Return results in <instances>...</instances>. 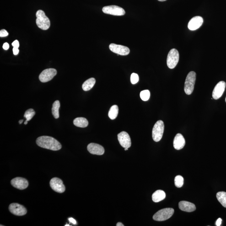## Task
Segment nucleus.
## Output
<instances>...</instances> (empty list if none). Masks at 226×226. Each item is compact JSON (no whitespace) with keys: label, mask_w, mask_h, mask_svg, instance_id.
<instances>
[{"label":"nucleus","mask_w":226,"mask_h":226,"mask_svg":"<svg viewBox=\"0 0 226 226\" xmlns=\"http://www.w3.org/2000/svg\"><path fill=\"white\" fill-rule=\"evenodd\" d=\"M96 83L94 78H89L82 85V88L84 91H88L91 89Z\"/></svg>","instance_id":"412c9836"},{"label":"nucleus","mask_w":226,"mask_h":226,"mask_svg":"<svg viewBox=\"0 0 226 226\" xmlns=\"http://www.w3.org/2000/svg\"></svg>","instance_id":"ea45409f"},{"label":"nucleus","mask_w":226,"mask_h":226,"mask_svg":"<svg viewBox=\"0 0 226 226\" xmlns=\"http://www.w3.org/2000/svg\"><path fill=\"white\" fill-rule=\"evenodd\" d=\"M23 121V120H20V121H19V124H21L22 123Z\"/></svg>","instance_id":"c9c22d12"},{"label":"nucleus","mask_w":226,"mask_h":226,"mask_svg":"<svg viewBox=\"0 0 226 226\" xmlns=\"http://www.w3.org/2000/svg\"><path fill=\"white\" fill-rule=\"evenodd\" d=\"M111 51L118 55H126L130 52V50L127 47L121 45H118L115 44H110L109 46Z\"/></svg>","instance_id":"9b49d317"},{"label":"nucleus","mask_w":226,"mask_h":226,"mask_svg":"<svg viewBox=\"0 0 226 226\" xmlns=\"http://www.w3.org/2000/svg\"><path fill=\"white\" fill-rule=\"evenodd\" d=\"M217 198L221 204L226 208V192L221 191L217 193Z\"/></svg>","instance_id":"b1692460"},{"label":"nucleus","mask_w":226,"mask_h":226,"mask_svg":"<svg viewBox=\"0 0 226 226\" xmlns=\"http://www.w3.org/2000/svg\"><path fill=\"white\" fill-rule=\"evenodd\" d=\"M87 150L91 154L99 155H102L105 152L102 146L94 143L89 144L87 147Z\"/></svg>","instance_id":"2eb2a0df"},{"label":"nucleus","mask_w":226,"mask_h":226,"mask_svg":"<svg viewBox=\"0 0 226 226\" xmlns=\"http://www.w3.org/2000/svg\"><path fill=\"white\" fill-rule=\"evenodd\" d=\"M119 108L117 105L112 106L111 107L110 110L109 112V117L112 120H115L117 117V115H118Z\"/></svg>","instance_id":"5701e85b"},{"label":"nucleus","mask_w":226,"mask_h":226,"mask_svg":"<svg viewBox=\"0 0 226 226\" xmlns=\"http://www.w3.org/2000/svg\"><path fill=\"white\" fill-rule=\"evenodd\" d=\"M12 45L13 47L16 48H18L19 47V42L17 40H15L12 43Z\"/></svg>","instance_id":"c756f323"},{"label":"nucleus","mask_w":226,"mask_h":226,"mask_svg":"<svg viewBox=\"0 0 226 226\" xmlns=\"http://www.w3.org/2000/svg\"><path fill=\"white\" fill-rule=\"evenodd\" d=\"M150 92L147 90L142 91L140 93V96L141 99L144 101H147L150 99Z\"/></svg>","instance_id":"bb28decb"},{"label":"nucleus","mask_w":226,"mask_h":226,"mask_svg":"<svg viewBox=\"0 0 226 226\" xmlns=\"http://www.w3.org/2000/svg\"><path fill=\"white\" fill-rule=\"evenodd\" d=\"M35 115V112L34 111V109H30L27 110L24 115V118L26 119V120L25 122H24V125H27L28 121L31 120V119L32 118L33 116H34Z\"/></svg>","instance_id":"393cba45"},{"label":"nucleus","mask_w":226,"mask_h":226,"mask_svg":"<svg viewBox=\"0 0 226 226\" xmlns=\"http://www.w3.org/2000/svg\"><path fill=\"white\" fill-rule=\"evenodd\" d=\"M13 53L14 55H17L19 53V50L18 48L13 47Z\"/></svg>","instance_id":"7c9ffc66"},{"label":"nucleus","mask_w":226,"mask_h":226,"mask_svg":"<svg viewBox=\"0 0 226 226\" xmlns=\"http://www.w3.org/2000/svg\"><path fill=\"white\" fill-rule=\"evenodd\" d=\"M37 144L42 148L57 151L62 148L61 144L53 137L43 136L39 137L36 140Z\"/></svg>","instance_id":"f257e3e1"},{"label":"nucleus","mask_w":226,"mask_h":226,"mask_svg":"<svg viewBox=\"0 0 226 226\" xmlns=\"http://www.w3.org/2000/svg\"><path fill=\"white\" fill-rule=\"evenodd\" d=\"M164 130V122L159 120L155 125L152 131V137L154 141L158 142L161 140Z\"/></svg>","instance_id":"20e7f679"},{"label":"nucleus","mask_w":226,"mask_h":226,"mask_svg":"<svg viewBox=\"0 0 226 226\" xmlns=\"http://www.w3.org/2000/svg\"><path fill=\"white\" fill-rule=\"evenodd\" d=\"M184 179L181 175H177L175 177V184L177 188H181L184 185Z\"/></svg>","instance_id":"a878e982"},{"label":"nucleus","mask_w":226,"mask_h":226,"mask_svg":"<svg viewBox=\"0 0 226 226\" xmlns=\"http://www.w3.org/2000/svg\"><path fill=\"white\" fill-rule=\"evenodd\" d=\"M128 150V148H125V151L127 150Z\"/></svg>","instance_id":"4c0bfd02"},{"label":"nucleus","mask_w":226,"mask_h":226,"mask_svg":"<svg viewBox=\"0 0 226 226\" xmlns=\"http://www.w3.org/2000/svg\"><path fill=\"white\" fill-rule=\"evenodd\" d=\"M118 139L120 144L124 148H130L131 146V141L128 134L122 131L118 135Z\"/></svg>","instance_id":"ddd939ff"},{"label":"nucleus","mask_w":226,"mask_h":226,"mask_svg":"<svg viewBox=\"0 0 226 226\" xmlns=\"http://www.w3.org/2000/svg\"><path fill=\"white\" fill-rule=\"evenodd\" d=\"M11 184L16 189L24 190L27 188L29 183L27 180L24 178L17 177L11 180Z\"/></svg>","instance_id":"f8f14e48"},{"label":"nucleus","mask_w":226,"mask_h":226,"mask_svg":"<svg viewBox=\"0 0 226 226\" xmlns=\"http://www.w3.org/2000/svg\"><path fill=\"white\" fill-rule=\"evenodd\" d=\"M185 144V139L180 134H177L174 140V147L175 149L180 150L184 148Z\"/></svg>","instance_id":"a211bd4d"},{"label":"nucleus","mask_w":226,"mask_h":226,"mask_svg":"<svg viewBox=\"0 0 226 226\" xmlns=\"http://www.w3.org/2000/svg\"><path fill=\"white\" fill-rule=\"evenodd\" d=\"M179 60V54L178 50L172 49L168 53L167 59V64L170 69H174L177 66Z\"/></svg>","instance_id":"423d86ee"},{"label":"nucleus","mask_w":226,"mask_h":226,"mask_svg":"<svg viewBox=\"0 0 226 226\" xmlns=\"http://www.w3.org/2000/svg\"><path fill=\"white\" fill-rule=\"evenodd\" d=\"M60 102L59 101L57 100L54 102L52 105V115H53L55 119H57L59 118V108L60 107Z\"/></svg>","instance_id":"4be33fe9"},{"label":"nucleus","mask_w":226,"mask_h":226,"mask_svg":"<svg viewBox=\"0 0 226 226\" xmlns=\"http://www.w3.org/2000/svg\"><path fill=\"white\" fill-rule=\"evenodd\" d=\"M8 35V33L5 29H2L0 31V37H5L7 36Z\"/></svg>","instance_id":"c85d7f7f"},{"label":"nucleus","mask_w":226,"mask_h":226,"mask_svg":"<svg viewBox=\"0 0 226 226\" xmlns=\"http://www.w3.org/2000/svg\"><path fill=\"white\" fill-rule=\"evenodd\" d=\"M222 219L221 218H219L216 222V226H220L222 224Z\"/></svg>","instance_id":"473e14b6"},{"label":"nucleus","mask_w":226,"mask_h":226,"mask_svg":"<svg viewBox=\"0 0 226 226\" xmlns=\"http://www.w3.org/2000/svg\"><path fill=\"white\" fill-rule=\"evenodd\" d=\"M9 44L8 43L6 42L3 45V49H4L5 50H8V49H9Z\"/></svg>","instance_id":"2f4dec72"},{"label":"nucleus","mask_w":226,"mask_h":226,"mask_svg":"<svg viewBox=\"0 0 226 226\" xmlns=\"http://www.w3.org/2000/svg\"><path fill=\"white\" fill-rule=\"evenodd\" d=\"M36 24L40 29L46 30L50 28V19L45 15V12L41 10L38 11L36 13Z\"/></svg>","instance_id":"f03ea898"},{"label":"nucleus","mask_w":226,"mask_h":226,"mask_svg":"<svg viewBox=\"0 0 226 226\" xmlns=\"http://www.w3.org/2000/svg\"><path fill=\"white\" fill-rule=\"evenodd\" d=\"M196 80V72L194 71L189 72L187 76L184 85V91L187 95H191L193 92Z\"/></svg>","instance_id":"7ed1b4c3"},{"label":"nucleus","mask_w":226,"mask_h":226,"mask_svg":"<svg viewBox=\"0 0 226 226\" xmlns=\"http://www.w3.org/2000/svg\"><path fill=\"white\" fill-rule=\"evenodd\" d=\"M116 226H124V225L121 222H118L116 225Z\"/></svg>","instance_id":"f704fd0d"},{"label":"nucleus","mask_w":226,"mask_h":226,"mask_svg":"<svg viewBox=\"0 0 226 226\" xmlns=\"http://www.w3.org/2000/svg\"><path fill=\"white\" fill-rule=\"evenodd\" d=\"M174 212V209L172 208L163 209L156 213L153 216V219L157 221L166 220L173 216Z\"/></svg>","instance_id":"39448f33"},{"label":"nucleus","mask_w":226,"mask_h":226,"mask_svg":"<svg viewBox=\"0 0 226 226\" xmlns=\"http://www.w3.org/2000/svg\"><path fill=\"white\" fill-rule=\"evenodd\" d=\"M139 80L138 75L137 74L133 73L131 76V82L133 84H136Z\"/></svg>","instance_id":"cd10ccee"},{"label":"nucleus","mask_w":226,"mask_h":226,"mask_svg":"<svg viewBox=\"0 0 226 226\" xmlns=\"http://www.w3.org/2000/svg\"><path fill=\"white\" fill-rule=\"evenodd\" d=\"M8 208L10 212L15 215L24 216L27 213V210L25 207L18 204H11Z\"/></svg>","instance_id":"9d476101"},{"label":"nucleus","mask_w":226,"mask_h":226,"mask_svg":"<svg viewBox=\"0 0 226 226\" xmlns=\"http://www.w3.org/2000/svg\"><path fill=\"white\" fill-rule=\"evenodd\" d=\"M179 208L182 211L188 212H194L196 209L195 205L187 201H181L179 203Z\"/></svg>","instance_id":"f3484780"},{"label":"nucleus","mask_w":226,"mask_h":226,"mask_svg":"<svg viewBox=\"0 0 226 226\" xmlns=\"http://www.w3.org/2000/svg\"><path fill=\"white\" fill-rule=\"evenodd\" d=\"M225 87V82L223 81L219 82L214 87L212 92V97L213 99L215 100L219 99L223 94Z\"/></svg>","instance_id":"4468645a"},{"label":"nucleus","mask_w":226,"mask_h":226,"mask_svg":"<svg viewBox=\"0 0 226 226\" xmlns=\"http://www.w3.org/2000/svg\"><path fill=\"white\" fill-rule=\"evenodd\" d=\"M158 1H160V2H164V1H166V0H158Z\"/></svg>","instance_id":"e433bc0d"},{"label":"nucleus","mask_w":226,"mask_h":226,"mask_svg":"<svg viewBox=\"0 0 226 226\" xmlns=\"http://www.w3.org/2000/svg\"><path fill=\"white\" fill-rule=\"evenodd\" d=\"M165 192L162 190H159L155 191L152 195V200L154 202H159L165 199Z\"/></svg>","instance_id":"6ab92c4d"},{"label":"nucleus","mask_w":226,"mask_h":226,"mask_svg":"<svg viewBox=\"0 0 226 226\" xmlns=\"http://www.w3.org/2000/svg\"><path fill=\"white\" fill-rule=\"evenodd\" d=\"M103 12L106 14L114 16H123L125 13V10L116 6H109L103 7Z\"/></svg>","instance_id":"6e6552de"},{"label":"nucleus","mask_w":226,"mask_h":226,"mask_svg":"<svg viewBox=\"0 0 226 226\" xmlns=\"http://www.w3.org/2000/svg\"><path fill=\"white\" fill-rule=\"evenodd\" d=\"M68 220H69V221H70V222H71V223L73 224H76V223H77L76 221V220L74 219L73 218H69L68 219Z\"/></svg>","instance_id":"72a5a7b5"},{"label":"nucleus","mask_w":226,"mask_h":226,"mask_svg":"<svg viewBox=\"0 0 226 226\" xmlns=\"http://www.w3.org/2000/svg\"><path fill=\"white\" fill-rule=\"evenodd\" d=\"M50 186L52 190L59 193H62L66 190V187L63 182L61 179L53 178L50 181Z\"/></svg>","instance_id":"1a4fd4ad"},{"label":"nucleus","mask_w":226,"mask_h":226,"mask_svg":"<svg viewBox=\"0 0 226 226\" xmlns=\"http://www.w3.org/2000/svg\"><path fill=\"white\" fill-rule=\"evenodd\" d=\"M73 124L77 127L85 128L88 126V120L83 117H78L73 121Z\"/></svg>","instance_id":"aec40b11"},{"label":"nucleus","mask_w":226,"mask_h":226,"mask_svg":"<svg viewBox=\"0 0 226 226\" xmlns=\"http://www.w3.org/2000/svg\"><path fill=\"white\" fill-rule=\"evenodd\" d=\"M203 22V18L201 17L196 16L194 17L189 22L188 28L191 30H196L201 26Z\"/></svg>","instance_id":"dca6fc26"},{"label":"nucleus","mask_w":226,"mask_h":226,"mask_svg":"<svg viewBox=\"0 0 226 226\" xmlns=\"http://www.w3.org/2000/svg\"><path fill=\"white\" fill-rule=\"evenodd\" d=\"M57 71L55 69H47L43 71L39 76V79L42 83H46L51 81L56 76Z\"/></svg>","instance_id":"0eeeda50"},{"label":"nucleus","mask_w":226,"mask_h":226,"mask_svg":"<svg viewBox=\"0 0 226 226\" xmlns=\"http://www.w3.org/2000/svg\"><path fill=\"white\" fill-rule=\"evenodd\" d=\"M65 226H70V225H69V224H66V225H65Z\"/></svg>","instance_id":"58836bf2"}]
</instances>
